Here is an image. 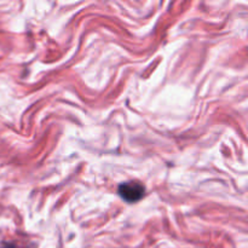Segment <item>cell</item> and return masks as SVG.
Returning a JSON list of instances; mask_svg holds the SVG:
<instances>
[{
	"instance_id": "obj_1",
	"label": "cell",
	"mask_w": 248,
	"mask_h": 248,
	"mask_svg": "<svg viewBox=\"0 0 248 248\" xmlns=\"http://www.w3.org/2000/svg\"><path fill=\"white\" fill-rule=\"evenodd\" d=\"M145 193V188L140 182H126L119 186V195L127 202L140 200Z\"/></svg>"
},
{
	"instance_id": "obj_2",
	"label": "cell",
	"mask_w": 248,
	"mask_h": 248,
	"mask_svg": "<svg viewBox=\"0 0 248 248\" xmlns=\"http://www.w3.org/2000/svg\"><path fill=\"white\" fill-rule=\"evenodd\" d=\"M4 248H15V245H5Z\"/></svg>"
}]
</instances>
